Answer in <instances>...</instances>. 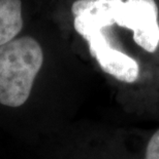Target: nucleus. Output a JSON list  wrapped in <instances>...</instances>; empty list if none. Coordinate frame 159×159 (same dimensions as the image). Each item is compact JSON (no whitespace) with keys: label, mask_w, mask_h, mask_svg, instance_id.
I'll return each mask as SVG.
<instances>
[{"label":"nucleus","mask_w":159,"mask_h":159,"mask_svg":"<svg viewBox=\"0 0 159 159\" xmlns=\"http://www.w3.org/2000/svg\"><path fill=\"white\" fill-rule=\"evenodd\" d=\"M144 159H159V129L149 140Z\"/></svg>","instance_id":"5"},{"label":"nucleus","mask_w":159,"mask_h":159,"mask_svg":"<svg viewBox=\"0 0 159 159\" xmlns=\"http://www.w3.org/2000/svg\"><path fill=\"white\" fill-rule=\"evenodd\" d=\"M42 64V48L31 36L0 46V104L12 108L24 105Z\"/></svg>","instance_id":"1"},{"label":"nucleus","mask_w":159,"mask_h":159,"mask_svg":"<svg viewBox=\"0 0 159 159\" xmlns=\"http://www.w3.org/2000/svg\"><path fill=\"white\" fill-rule=\"evenodd\" d=\"M23 24L21 0H0V46L16 39Z\"/></svg>","instance_id":"4"},{"label":"nucleus","mask_w":159,"mask_h":159,"mask_svg":"<svg viewBox=\"0 0 159 159\" xmlns=\"http://www.w3.org/2000/svg\"><path fill=\"white\" fill-rule=\"evenodd\" d=\"M73 26L88 42L91 56L107 74L125 83L137 80L140 66L134 59L114 45L107 33L111 27H100L80 18H73Z\"/></svg>","instance_id":"2"},{"label":"nucleus","mask_w":159,"mask_h":159,"mask_svg":"<svg viewBox=\"0 0 159 159\" xmlns=\"http://www.w3.org/2000/svg\"><path fill=\"white\" fill-rule=\"evenodd\" d=\"M113 19L115 25L132 31L134 42L146 52L157 49L159 24L155 0H115Z\"/></svg>","instance_id":"3"}]
</instances>
